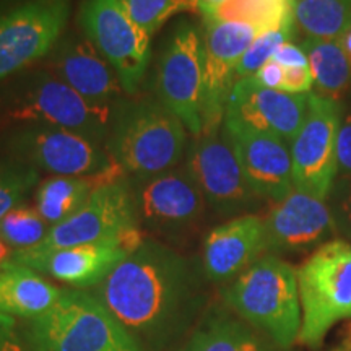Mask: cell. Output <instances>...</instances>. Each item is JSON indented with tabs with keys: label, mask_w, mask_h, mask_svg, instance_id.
<instances>
[{
	"label": "cell",
	"mask_w": 351,
	"mask_h": 351,
	"mask_svg": "<svg viewBox=\"0 0 351 351\" xmlns=\"http://www.w3.org/2000/svg\"><path fill=\"white\" fill-rule=\"evenodd\" d=\"M339 41L341 44V47H343L346 59H348V62L351 65V28L348 29V32H345V34L339 39Z\"/></svg>",
	"instance_id": "40"
},
{
	"label": "cell",
	"mask_w": 351,
	"mask_h": 351,
	"mask_svg": "<svg viewBox=\"0 0 351 351\" xmlns=\"http://www.w3.org/2000/svg\"><path fill=\"white\" fill-rule=\"evenodd\" d=\"M104 147L129 178H148L181 165L187 129L160 99H124L114 111Z\"/></svg>",
	"instance_id": "3"
},
{
	"label": "cell",
	"mask_w": 351,
	"mask_h": 351,
	"mask_svg": "<svg viewBox=\"0 0 351 351\" xmlns=\"http://www.w3.org/2000/svg\"><path fill=\"white\" fill-rule=\"evenodd\" d=\"M296 275L302 314L298 343L319 348L337 324L351 320V243L319 245Z\"/></svg>",
	"instance_id": "6"
},
{
	"label": "cell",
	"mask_w": 351,
	"mask_h": 351,
	"mask_svg": "<svg viewBox=\"0 0 351 351\" xmlns=\"http://www.w3.org/2000/svg\"><path fill=\"white\" fill-rule=\"evenodd\" d=\"M267 251L301 252L327 243L337 231L335 218L326 200L293 189L276 200L263 218Z\"/></svg>",
	"instance_id": "20"
},
{
	"label": "cell",
	"mask_w": 351,
	"mask_h": 351,
	"mask_svg": "<svg viewBox=\"0 0 351 351\" xmlns=\"http://www.w3.org/2000/svg\"><path fill=\"white\" fill-rule=\"evenodd\" d=\"M337 163L340 169L351 173V114L340 122L337 134Z\"/></svg>",
	"instance_id": "33"
},
{
	"label": "cell",
	"mask_w": 351,
	"mask_h": 351,
	"mask_svg": "<svg viewBox=\"0 0 351 351\" xmlns=\"http://www.w3.org/2000/svg\"><path fill=\"white\" fill-rule=\"evenodd\" d=\"M204 47L202 32L187 20L174 25L156 65V98L194 137L202 135Z\"/></svg>",
	"instance_id": "8"
},
{
	"label": "cell",
	"mask_w": 351,
	"mask_h": 351,
	"mask_svg": "<svg viewBox=\"0 0 351 351\" xmlns=\"http://www.w3.org/2000/svg\"><path fill=\"white\" fill-rule=\"evenodd\" d=\"M339 104L317 93L307 95V114L293 140V184L296 189L326 200L333 187L337 163Z\"/></svg>",
	"instance_id": "13"
},
{
	"label": "cell",
	"mask_w": 351,
	"mask_h": 351,
	"mask_svg": "<svg viewBox=\"0 0 351 351\" xmlns=\"http://www.w3.org/2000/svg\"><path fill=\"white\" fill-rule=\"evenodd\" d=\"M225 300L244 320L288 350L301 330V301L293 265L275 256L261 257L225 291Z\"/></svg>",
	"instance_id": "4"
},
{
	"label": "cell",
	"mask_w": 351,
	"mask_h": 351,
	"mask_svg": "<svg viewBox=\"0 0 351 351\" xmlns=\"http://www.w3.org/2000/svg\"><path fill=\"white\" fill-rule=\"evenodd\" d=\"M39 182V171L16 160L0 161V221Z\"/></svg>",
	"instance_id": "30"
},
{
	"label": "cell",
	"mask_w": 351,
	"mask_h": 351,
	"mask_svg": "<svg viewBox=\"0 0 351 351\" xmlns=\"http://www.w3.org/2000/svg\"><path fill=\"white\" fill-rule=\"evenodd\" d=\"M46 60L44 69L95 106L114 111L125 99L117 72L85 34L64 33Z\"/></svg>",
	"instance_id": "15"
},
{
	"label": "cell",
	"mask_w": 351,
	"mask_h": 351,
	"mask_svg": "<svg viewBox=\"0 0 351 351\" xmlns=\"http://www.w3.org/2000/svg\"><path fill=\"white\" fill-rule=\"evenodd\" d=\"M62 289L38 271L10 262L0 267V314L7 317L36 319L59 301Z\"/></svg>",
	"instance_id": "23"
},
{
	"label": "cell",
	"mask_w": 351,
	"mask_h": 351,
	"mask_svg": "<svg viewBox=\"0 0 351 351\" xmlns=\"http://www.w3.org/2000/svg\"><path fill=\"white\" fill-rule=\"evenodd\" d=\"M225 0H197V12L200 13L202 16L210 10H213L215 7H218L219 3H223Z\"/></svg>",
	"instance_id": "39"
},
{
	"label": "cell",
	"mask_w": 351,
	"mask_h": 351,
	"mask_svg": "<svg viewBox=\"0 0 351 351\" xmlns=\"http://www.w3.org/2000/svg\"><path fill=\"white\" fill-rule=\"evenodd\" d=\"M132 251L122 241L73 245L39 252L33 249L13 251L10 262L46 274L73 288H95L116 269Z\"/></svg>",
	"instance_id": "19"
},
{
	"label": "cell",
	"mask_w": 351,
	"mask_h": 351,
	"mask_svg": "<svg viewBox=\"0 0 351 351\" xmlns=\"http://www.w3.org/2000/svg\"><path fill=\"white\" fill-rule=\"evenodd\" d=\"M333 218H335L337 230H341L351 239V184H348L341 194Z\"/></svg>",
	"instance_id": "36"
},
{
	"label": "cell",
	"mask_w": 351,
	"mask_h": 351,
	"mask_svg": "<svg viewBox=\"0 0 351 351\" xmlns=\"http://www.w3.org/2000/svg\"><path fill=\"white\" fill-rule=\"evenodd\" d=\"M108 241H122L132 249L145 241L138 230L129 178L98 189L77 213L51 226L43 243L29 249L47 252Z\"/></svg>",
	"instance_id": "7"
},
{
	"label": "cell",
	"mask_w": 351,
	"mask_h": 351,
	"mask_svg": "<svg viewBox=\"0 0 351 351\" xmlns=\"http://www.w3.org/2000/svg\"><path fill=\"white\" fill-rule=\"evenodd\" d=\"M204 85H202V135L219 132L226 104L236 83V69L257 34L251 25L238 21L204 20Z\"/></svg>",
	"instance_id": "12"
},
{
	"label": "cell",
	"mask_w": 351,
	"mask_h": 351,
	"mask_svg": "<svg viewBox=\"0 0 351 351\" xmlns=\"http://www.w3.org/2000/svg\"><path fill=\"white\" fill-rule=\"evenodd\" d=\"M332 351H351V320H350L348 326H346L343 335H341V339L339 341V345H337Z\"/></svg>",
	"instance_id": "38"
},
{
	"label": "cell",
	"mask_w": 351,
	"mask_h": 351,
	"mask_svg": "<svg viewBox=\"0 0 351 351\" xmlns=\"http://www.w3.org/2000/svg\"><path fill=\"white\" fill-rule=\"evenodd\" d=\"M275 62H278L283 69H295V67H309L307 62L306 52L302 51V47L296 46L293 43H285L283 46L278 47V51L275 52L274 59Z\"/></svg>",
	"instance_id": "34"
},
{
	"label": "cell",
	"mask_w": 351,
	"mask_h": 351,
	"mask_svg": "<svg viewBox=\"0 0 351 351\" xmlns=\"http://www.w3.org/2000/svg\"><path fill=\"white\" fill-rule=\"evenodd\" d=\"M12 317L0 314V351H23L10 330Z\"/></svg>",
	"instance_id": "37"
},
{
	"label": "cell",
	"mask_w": 351,
	"mask_h": 351,
	"mask_svg": "<svg viewBox=\"0 0 351 351\" xmlns=\"http://www.w3.org/2000/svg\"><path fill=\"white\" fill-rule=\"evenodd\" d=\"M314 86L313 72L309 67L285 69L283 90L291 95H307Z\"/></svg>",
	"instance_id": "32"
},
{
	"label": "cell",
	"mask_w": 351,
	"mask_h": 351,
	"mask_svg": "<svg viewBox=\"0 0 351 351\" xmlns=\"http://www.w3.org/2000/svg\"><path fill=\"white\" fill-rule=\"evenodd\" d=\"M295 23L307 38L340 39L351 28V0H295Z\"/></svg>",
	"instance_id": "26"
},
{
	"label": "cell",
	"mask_w": 351,
	"mask_h": 351,
	"mask_svg": "<svg viewBox=\"0 0 351 351\" xmlns=\"http://www.w3.org/2000/svg\"><path fill=\"white\" fill-rule=\"evenodd\" d=\"M267 251L263 218L244 215L213 228L204 243V269L213 282L239 276Z\"/></svg>",
	"instance_id": "21"
},
{
	"label": "cell",
	"mask_w": 351,
	"mask_h": 351,
	"mask_svg": "<svg viewBox=\"0 0 351 351\" xmlns=\"http://www.w3.org/2000/svg\"><path fill=\"white\" fill-rule=\"evenodd\" d=\"M181 351H261V346L243 324L217 319L195 332Z\"/></svg>",
	"instance_id": "27"
},
{
	"label": "cell",
	"mask_w": 351,
	"mask_h": 351,
	"mask_svg": "<svg viewBox=\"0 0 351 351\" xmlns=\"http://www.w3.org/2000/svg\"><path fill=\"white\" fill-rule=\"evenodd\" d=\"M72 0H28L0 15V83L33 67L67 28Z\"/></svg>",
	"instance_id": "11"
},
{
	"label": "cell",
	"mask_w": 351,
	"mask_h": 351,
	"mask_svg": "<svg viewBox=\"0 0 351 351\" xmlns=\"http://www.w3.org/2000/svg\"><path fill=\"white\" fill-rule=\"evenodd\" d=\"M12 160L54 176H88L114 161L104 143L62 127H15L3 138Z\"/></svg>",
	"instance_id": "10"
},
{
	"label": "cell",
	"mask_w": 351,
	"mask_h": 351,
	"mask_svg": "<svg viewBox=\"0 0 351 351\" xmlns=\"http://www.w3.org/2000/svg\"><path fill=\"white\" fill-rule=\"evenodd\" d=\"M138 221L158 230H179L202 217L205 199L184 165L148 178H129Z\"/></svg>",
	"instance_id": "16"
},
{
	"label": "cell",
	"mask_w": 351,
	"mask_h": 351,
	"mask_svg": "<svg viewBox=\"0 0 351 351\" xmlns=\"http://www.w3.org/2000/svg\"><path fill=\"white\" fill-rule=\"evenodd\" d=\"M124 178L129 176L116 163L88 176H52L36 189V210L47 225L54 226L77 213L98 189Z\"/></svg>",
	"instance_id": "22"
},
{
	"label": "cell",
	"mask_w": 351,
	"mask_h": 351,
	"mask_svg": "<svg viewBox=\"0 0 351 351\" xmlns=\"http://www.w3.org/2000/svg\"><path fill=\"white\" fill-rule=\"evenodd\" d=\"M307 95L270 90L252 77L244 78L232 86L225 121L275 135L291 145L306 119Z\"/></svg>",
	"instance_id": "18"
},
{
	"label": "cell",
	"mask_w": 351,
	"mask_h": 351,
	"mask_svg": "<svg viewBox=\"0 0 351 351\" xmlns=\"http://www.w3.org/2000/svg\"><path fill=\"white\" fill-rule=\"evenodd\" d=\"M32 351H143L114 315L80 289H62L47 313L29 320Z\"/></svg>",
	"instance_id": "5"
},
{
	"label": "cell",
	"mask_w": 351,
	"mask_h": 351,
	"mask_svg": "<svg viewBox=\"0 0 351 351\" xmlns=\"http://www.w3.org/2000/svg\"><path fill=\"white\" fill-rule=\"evenodd\" d=\"M293 32L295 28L269 29V32L258 33L244 56L241 57L238 69H236V82L256 75L263 65L274 59L278 47L291 39Z\"/></svg>",
	"instance_id": "31"
},
{
	"label": "cell",
	"mask_w": 351,
	"mask_h": 351,
	"mask_svg": "<svg viewBox=\"0 0 351 351\" xmlns=\"http://www.w3.org/2000/svg\"><path fill=\"white\" fill-rule=\"evenodd\" d=\"M135 25L153 36L173 16L197 12V0H122Z\"/></svg>",
	"instance_id": "29"
},
{
	"label": "cell",
	"mask_w": 351,
	"mask_h": 351,
	"mask_svg": "<svg viewBox=\"0 0 351 351\" xmlns=\"http://www.w3.org/2000/svg\"><path fill=\"white\" fill-rule=\"evenodd\" d=\"M12 257V251H10V245L7 243H3L2 239H0V267L3 265V263H7L10 261Z\"/></svg>",
	"instance_id": "42"
},
{
	"label": "cell",
	"mask_w": 351,
	"mask_h": 351,
	"mask_svg": "<svg viewBox=\"0 0 351 351\" xmlns=\"http://www.w3.org/2000/svg\"><path fill=\"white\" fill-rule=\"evenodd\" d=\"M182 165L205 202L217 212H238L257 197L245 181L234 148L223 130L194 137L187 143Z\"/></svg>",
	"instance_id": "14"
},
{
	"label": "cell",
	"mask_w": 351,
	"mask_h": 351,
	"mask_svg": "<svg viewBox=\"0 0 351 351\" xmlns=\"http://www.w3.org/2000/svg\"><path fill=\"white\" fill-rule=\"evenodd\" d=\"M95 298L127 330H161L194 296L195 278L186 258L145 239L106 278Z\"/></svg>",
	"instance_id": "1"
},
{
	"label": "cell",
	"mask_w": 351,
	"mask_h": 351,
	"mask_svg": "<svg viewBox=\"0 0 351 351\" xmlns=\"http://www.w3.org/2000/svg\"><path fill=\"white\" fill-rule=\"evenodd\" d=\"M202 20L238 21L258 32L295 28V0H225Z\"/></svg>",
	"instance_id": "25"
},
{
	"label": "cell",
	"mask_w": 351,
	"mask_h": 351,
	"mask_svg": "<svg viewBox=\"0 0 351 351\" xmlns=\"http://www.w3.org/2000/svg\"><path fill=\"white\" fill-rule=\"evenodd\" d=\"M317 95L339 103L351 83V65L339 39H313L302 43Z\"/></svg>",
	"instance_id": "24"
},
{
	"label": "cell",
	"mask_w": 351,
	"mask_h": 351,
	"mask_svg": "<svg viewBox=\"0 0 351 351\" xmlns=\"http://www.w3.org/2000/svg\"><path fill=\"white\" fill-rule=\"evenodd\" d=\"M49 230L36 208L19 205L0 221V239L15 251H23L43 243Z\"/></svg>",
	"instance_id": "28"
},
{
	"label": "cell",
	"mask_w": 351,
	"mask_h": 351,
	"mask_svg": "<svg viewBox=\"0 0 351 351\" xmlns=\"http://www.w3.org/2000/svg\"><path fill=\"white\" fill-rule=\"evenodd\" d=\"M221 130L234 148L245 181L257 197L282 200L295 189L291 148L275 135L223 122Z\"/></svg>",
	"instance_id": "17"
},
{
	"label": "cell",
	"mask_w": 351,
	"mask_h": 351,
	"mask_svg": "<svg viewBox=\"0 0 351 351\" xmlns=\"http://www.w3.org/2000/svg\"><path fill=\"white\" fill-rule=\"evenodd\" d=\"M114 111L88 103L47 69H25L0 83V127H62L104 143Z\"/></svg>",
	"instance_id": "2"
},
{
	"label": "cell",
	"mask_w": 351,
	"mask_h": 351,
	"mask_svg": "<svg viewBox=\"0 0 351 351\" xmlns=\"http://www.w3.org/2000/svg\"><path fill=\"white\" fill-rule=\"evenodd\" d=\"M252 78L263 88L282 91L285 80V69L278 62H275V60H269V62L263 65Z\"/></svg>",
	"instance_id": "35"
},
{
	"label": "cell",
	"mask_w": 351,
	"mask_h": 351,
	"mask_svg": "<svg viewBox=\"0 0 351 351\" xmlns=\"http://www.w3.org/2000/svg\"><path fill=\"white\" fill-rule=\"evenodd\" d=\"M78 23L121 78L125 95H135L150 65V36L132 21L122 0H83Z\"/></svg>",
	"instance_id": "9"
},
{
	"label": "cell",
	"mask_w": 351,
	"mask_h": 351,
	"mask_svg": "<svg viewBox=\"0 0 351 351\" xmlns=\"http://www.w3.org/2000/svg\"><path fill=\"white\" fill-rule=\"evenodd\" d=\"M25 2H28V0H0V15L12 10V8L21 5V3Z\"/></svg>",
	"instance_id": "41"
}]
</instances>
